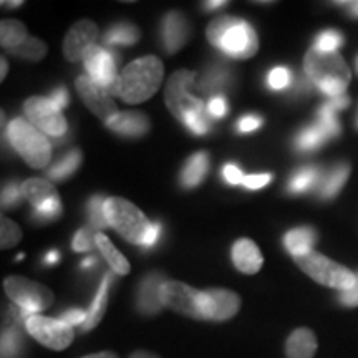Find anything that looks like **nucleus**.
Here are the masks:
<instances>
[{"mask_svg": "<svg viewBox=\"0 0 358 358\" xmlns=\"http://www.w3.org/2000/svg\"><path fill=\"white\" fill-rule=\"evenodd\" d=\"M93 241H95V236H92L90 229H80L71 241V248L75 252H87L93 248Z\"/></svg>", "mask_w": 358, "mask_h": 358, "instance_id": "obj_45", "label": "nucleus"}, {"mask_svg": "<svg viewBox=\"0 0 358 358\" xmlns=\"http://www.w3.org/2000/svg\"><path fill=\"white\" fill-rule=\"evenodd\" d=\"M106 221L128 243L141 245L150 231L151 222L133 203L123 198H106Z\"/></svg>", "mask_w": 358, "mask_h": 358, "instance_id": "obj_6", "label": "nucleus"}, {"mask_svg": "<svg viewBox=\"0 0 358 358\" xmlns=\"http://www.w3.org/2000/svg\"><path fill=\"white\" fill-rule=\"evenodd\" d=\"M62 322H65L66 325H85V322L88 319V312L87 310H82V308H70V310H66L62 313L60 317H58Z\"/></svg>", "mask_w": 358, "mask_h": 358, "instance_id": "obj_47", "label": "nucleus"}, {"mask_svg": "<svg viewBox=\"0 0 358 358\" xmlns=\"http://www.w3.org/2000/svg\"><path fill=\"white\" fill-rule=\"evenodd\" d=\"M161 234H163V224H161L159 221L151 222V227H150V231H148L145 241H143L141 248L143 249H153L155 245L158 244Z\"/></svg>", "mask_w": 358, "mask_h": 358, "instance_id": "obj_49", "label": "nucleus"}, {"mask_svg": "<svg viewBox=\"0 0 358 358\" xmlns=\"http://www.w3.org/2000/svg\"><path fill=\"white\" fill-rule=\"evenodd\" d=\"M264 120L262 116L259 115H254V113H249V115H244L241 116L239 120H237V124H236V129L239 133H252V131H257L259 128L262 127Z\"/></svg>", "mask_w": 358, "mask_h": 358, "instance_id": "obj_43", "label": "nucleus"}, {"mask_svg": "<svg viewBox=\"0 0 358 358\" xmlns=\"http://www.w3.org/2000/svg\"><path fill=\"white\" fill-rule=\"evenodd\" d=\"M203 6L206 10H217V8L227 6V2L226 0H216V2H204Z\"/></svg>", "mask_w": 358, "mask_h": 358, "instance_id": "obj_55", "label": "nucleus"}, {"mask_svg": "<svg viewBox=\"0 0 358 358\" xmlns=\"http://www.w3.org/2000/svg\"><path fill=\"white\" fill-rule=\"evenodd\" d=\"M338 302L342 303L343 307H358V272L355 285H353L350 290H345V292H338Z\"/></svg>", "mask_w": 358, "mask_h": 358, "instance_id": "obj_50", "label": "nucleus"}, {"mask_svg": "<svg viewBox=\"0 0 358 358\" xmlns=\"http://www.w3.org/2000/svg\"><path fill=\"white\" fill-rule=\"evenodd\" d=\"M62 214V201L58 196L32 208V216L37 221H53Z\"/></svg>", "mask_w": 358, "mask_h": 358, "instance_id": "obj_39", "label": "nucleus"}, {"mask_svg": "<svg viewBox=\"0 0 358 358\" xmlns=\"http://www.w3.org/2000/svg\"><path fill=\"white\" fill-rule=\"evenodd\" d=\"M222 179L231 186H237V185H244L245 174L241 171V168L234 163H227L224 164L222 168Z\"/></svg>", "mask_w": 358, "mask_h": 358, "instance_id": "obj_46", "label": "nucleus"}, {"mask_svg": "<svg viewBox=\"0 0 358 358\" xmlns=\"http://www.w3.org/2000/svg\"><path fill=\"white\" fill-rule=\"evenodd\" d=\"M95 244L100 249L101 256L106 259V262L110 264L111 271L116 272L120 275H127L129 272V264L127 259L123 257V254L111 244V241L106 237L103 232H96L95 234Z\"/></svg>", "mask_w": 358, "mask_h": 358, "instance_id": "obj_26", "label": "nucleus"}, {"mask_svg": "<svg viewBox=\"0 0 358 358\" xmlns=\"http://www.w3.org/2000/svg\"><path fill=\"white\" fill-rule=\"evenodd\" d=\"M27 38H29V35H27V29L22 22L12 19L2 20V24H0V40H2L3 48L10 52L13 48L20 47Z\"/></svg>", "mask_w": 358, "mask_h": 358, "instance_id": "obj_30", "label": "nucleus"}, {"mask_svg": "<svg viewBox=\"0 0 358 358\" xmlns=\"http://www.w3.org/2000/svg\"><path fill=\"white\" fill-rule=\"evenodd\" d=\"M163 303L171 310L181 315L191 317L196 320H204L203 315V290L179 280H166L163 284Z\"/></svg>", "mask_w": 358, "mask_h": 358, "instance_id": "obj_11", "label": "nucleus"}, {"mask_svg": "<svg viewBox=\"0 0 358 358\" xmlns=\"http://www.w3.org/2000/svg\"><path fill=\"white\" fill-rule=\"evenodd\" d=\"M22 189H24V198L32 204V208L58 196L55 186L50 181H47V179L40 178L27 179L24 185H22Z\"/></svg>", "mask_w": 358, "mask_h": 358, "instance_id": "obj_25", "label": "nucleus"}, {"mask_svg": "<svg viewBox=\"0 0 358 358\" xmlns=\"http://www.w3.org/2000/svg\"><path fill=\"white\" fill-rule=\"evenodd\" d=\"M3 290L20 310L29 315H38L53 303V292L45 285L25 277L12 275L3 280Z\"/></svg>", "mask_w": 358, "mask_h": 358, "instance_id": "obj_7", "label": "nucleus"}, {"mask_svg": "<svg viewBox=\"0 0 358 358\" xmlns=\"http://www.w3.org/2000/svg\"><path fill=\"white\" fill-rule=\"evenodd\" d=\"M272 181V174L262 173V174H248L244 179V187H248L250 191L261 189V187L267 186Z\"/></svg>", "mask_w": 358, "mask_h": 358, "instance_id": "obj_48", "label": "nucleus"}, {"mask_svg": "<svg viewBox=\"0 0 358 358\" xmlns=\"http://www.w3.org/2000/svg\"><path fill=\"white\" fill-rule=\"evenodd\" d=\"M77 92L80 98H82L87 108L92 111L93 115L98 116L105 124L111 122L116 115H118V108H116V103L113 96L110 95L108 90L103 88L101 85L93 82L92 78L80 77L77 80Z\"/></svg>", "mask_w": 358, "mask_h": 358, "instance_id": "obj_13", "label": "nucleus"}, {"mask_svg": "<svg viewBox=\"0 0 358 358\" xmlns=\"http://www.w3.org/2000/svg\"><path fill=\"white\" fill-rule=\"evenodd\" d=\"M191 35L189 22L181 12L171 10L163 17L161 22V42L164 52L173 55L185 47Z\"/></svg>", "mask_w": 358, "mask_h": 358, "instance_id": "obj_16", "label": "nucleus"}, {"mask_svg": "<svg viewBox=\"0 0 358 358\" xmlns=\"http://www.w3.org/2000/svg\"><path fill=\"white\" fill-rule=\"evenodd\" d=\"M231 257L237 271L243 274H256L261 271L264 262L261 250L250 239L236 241L231 249Z\"/></svg>", "mask_w": 358, "mask_h": 358, "instance_id": "obj_18", "label": "nucleus"}, {"mask_svg": "<svg viewBox=\"0 0 358 358\" xmlns=\"http://www.w3.org/2000/svg\"><path fill=\"white\" fill-rule=\"evenodd\" d=\"M83 65L87 77L108 90L111 96H120V75L116 73V60L113 52L105 47H92L85 53Z\"/></svg>", "mask_w": 358, "mask_h": 358, "instance_id": "obj_10", "label": "nucleus"}, {"mask_svg": "<svg viewBox=\"0 0 358 358\" xmlns=\"http://www.w3.org/2000/svg\"><path fill=\"white\" fill-rule=\"evenodd\" d=\"M164 277L158 274V272H151L143 277V280L138 285V310H140L143 315H156L161 308L164 307L163 303V295H161V290H163Z\"/></svg>", "mask_w": 358, "mask_h": 358, "instance_id": "obj_17", "label": "nucleus"}, {"mask_svg": "<svg viewBox=\"0 0 358 358\" xmlns=\"http://www.w3.org/2000/svg\"><path fill=\"white\" fill-rule=\"evenodd\" d=\"M181 123L185 124L192 134H196V136H204V134L211 131V118H209L206 105H203L198 110L191 111V113H187L185 118H182Z\"/></svg>", "mask_w": 358, "mask_h": 358, "instance_id": "obj_33", "label": "nucleus"}, {"mask_svg": "<svg viewBox=\"0 0 358 358\" xmlns=\"http://www.w3.org/2000/svg\"><path fill=\"white\" fill-rule=\"evenodd\" d=\"M348 176H350V166L348 164H337L334 169H330L324 181H322L320 198L334 199L342 191V187L345 186Z\"/></svg>", "mask_w": 358, "mask_h": 358, "instance_id": "obj_27", "label": "nucleus"}, {"mask_svg": "<svg viewBox=\"0 0 358 358\" xmlns=\"http://www.w3.org/2000/svg\"><path fill=\"white\" fill-rule=\"evenodd\" d=\"M206 34L213 47L236 60L254 57L259 48V38L254 27L237 17H217L209 24Z\"/></svg>", "mask_w": 358, "mask_h": 358, "instance_id": "obj_1", "label": "nucleus"}, {"mask_svg": "<svg viewBox=\"0 0 358 358\" xmlns=\"http://www.w3.org/2000/svg\"><path fill=\"white\" fill-rule=\"evenodd\" d=\"M164 78L163 62L143 57L124 66L120 75V96L127 103H143L158 92Z\"/></svg>", "mask_w": 358, "mask_h": 358, "instance_id": "obj_3", "label": "nucleus"}, {"mask_svg": "<svg viewBox=\"0 0 358 358\" xmlns=\"http://www.w3.org/2000/svg\"><path fill=\"white\" fill-rule=\"evenodd\" d=\"M196 75L187 70H178L171 78L168 80L166 92H164V101L169 111L176 116V120L182 122V118L191 111L201 108L203 101L191 95L187 90L194 83Z\"/></svg>", "mask_w": 358, "mask_h": 358, "instance_id": "obj_12", "label": "nucleus"}, {"mask_svg": "<svg viewBox=\"0 0 358 358\" xmlns=\"http://www.w3.org/2000/svg\"><path fill=\"white\" fill-rule=\"evenodd\" d=\"M348 103H350V100H348V96L347 95H342V96H337V98H329V100H327L324 105L329 106V108L334 110V111H340V110L347 108Z\"/></svg>", "mask_w": 358, "mask_h": 358, "instance_id": "obj_52", "label": "nucleus"}, {"mask_svg": "<svg viewBox=\"0 0 358 358\" xmlns=\"http://www.w3.org/2000/svg\"><path fill=\"white\" fill-rule=\"evenodd\" d=\"M317 124L324 129V133L327 134V138H329V140L338 136L340 131H342V128H340V123L337 120V111L330 110L329 106H325V105L320 106L319 116H317Z\"/></svg>", "mask_w": 358, "mask_h": 358, "instance_id": "obj_36", "label": "nucleus"}, {"mask_svg": "<svg viewBox=\"0 0 358 358\" xmlns=\"http://www.w3.org/2000/svg\"><path fill=\"white\" fill-rule=\"evenodd\" d=\"M24 111L27 118H29V123H32L35 128L47 134V136L62 138L69 131V123H66L64 113L53 105L50 98H29L24 103Z\"/></svg>", "mask_w": 358, "mask_h": 358, "instance_id": "obj_8", "label": "nucleus"}, {"mask_svg": "<svg viewBox=\"0 0 358 358\" xmlns=\"http://www.w3.org/2000/svg\"><path fill=\"white\" fill-rule=\"evenodd\" d=\"M2 6L13 8V7H17V6H22V2H20V0H17V2H2Z\"/></svg>", "mask_w": 358, "mask_h": 358, "instance_id": "obj_60", "label": "nucleus"}, {"mask_svg": "<svg viewBox=\"0 0 358 358\" xmlns=\"http://www.w3.org/2000/svg\"><path fill=\"white\" fill-rule=\"evenodd\" d=\"M7 136L13 150L32 168H43L50 163L52 145L47 134L24 118H15L8 123Z\"/></svg>", "mask_w": 358, "mask_h": 358, "instance_id": "obj_4", "label": "nucleus"}, {"mask_svg": "<svg viewBox=\"0 0 358 358\" xmlns=\"http://www.w3.org/2000/svg\"><path fill=\"white\" fill-rule=\"evenodd\" d=\"M25 329L32 337L42 343L43 347L50 350H65L73 342V329L66 325L60 319H52V317L32 315L25 320Z\"/></svg>", "mask_w": 358, "mask_h": 358, "instance_id": "obj_9", "label": "nucleus"}, {"mask_svg": "<svg viewBox=\"0 0 358 358\" xmlns=\"http://www.w3.org/2000/svg\"><path fill=\"white\" fill-rule=\"evenodd\" d=\"M7 62H6V58H2V75H0V78H6V75H7Z\"/></svg>", "mask_w": 358, "mask_h": 358, "instance_id": "obj_59", "label": "nucleus"}, {"mask_svg": "<svg viewBox=\"0 0 358 358\" xmlns=\"http://www.w3.org/2000/svg\"><path fill=\"white\" fill-rule=\"evenodd\" d=\"M319 348L317 335L307 327H299L285 340V357L287 358H313Z\"/></svg>", "mask_w": 358, "mask_h": 358, "instance_id": "obj_20", "label": "nucleus"}, {"mask_svg": "<svg viewBox=\"0 0 358 358\" xmlns=\"http://www.w3.org/2000/svg\"><path fill=\"white\" fill-rule=\"evenodd\" d=\"M209 171V155L206 151H199L187 158L185 166L179 174V182L186 189L199 186L204 181L206 174Z\"/></svg>", "mask_w": 358, "mask_h": 358, "instance_id": "obj_22", "label": "nucleus"}, {"mask_svg": "<svg viewBox=\"0 0 358 358\" xmlns=\"http://www.w3.org/2000/svg\"><path fill=\"white\" fill-rule=\"evenodd\" d=\"M58 261H60V252H58V250H48L47 254H45V259H43V262L47 264V266H52V264H57Z\"/></svg>", "mask_w": 358, "mask_h": 358, "instance_id": "obj_54", "label": "nucleus"}, {"mask_svg": "<svg viewBox=\"0 0 358 358\" xmlns=\"http://www.w3.org/2000/svg\"><path fill=\"white\" fill-rule=\"evenodd\" d=\"M241 308V297L227 289L203 290L204 320L224 322L237 315Z\"/></svg>", "mask_w": 358, "mask_h": 358, "instance_id": "obj_14", "label": "nucleus"}, {"mask_svg": "<svg viewBox=\"0 0 358 358\" xmlns=\"http://www.w3.org/2000/svg\"><path fill=\"white\" fill-rule=\"evenodd\" d=\"M307 78L329 98L345 95L352 73L338 52H319L310 48L303 58Z\"/></svg>", "mask_w": 358, "mask_h": 358, "instance_id": "obj_2", "label": "nucleus"}, {"mask_svg": "<svg viewBox=\"0 0 358 358\" xmlns=\"http://www.w3.org/2000/svg\"><path fill=\"white\" fill-rule=\"evenodd\" d=\"M98 27L92 20H80L69 30L64 40V53L66 60L77 62L85 57L90 48L95 47Z\"/></svg>", "mask_w": 358, "mask_h": 358, "instance_id": "obj_15", "label": "nucleus"}, {"mask_svg": "<svg viewBox=\"0 0 358 358\" xmlns=\"http://www.w3.org/2000/svg\"><path fill=\"white\" fill-rule=\"evenodd\" d=\"M266 83L272 92H282V90L289 88L290 83H292V73H290L287 66H275V69H272L267 73Z\"/></svg>", "mask_w": 358, "mask_h": 358, "instance_id": "obj_40", "label": "nucleus"}, {"mask_svg": "<svg viewBox=\"0 0 358 358\" xmlns=\"http://www.w3.org/2000/svg\"><path fill=\"white\" fill-rule=\"evenodd\" d=\"M232 83V71L226 65L216 64L211 65L206 73L201 77L198 83V90L206 95L219 96V93L231 87Z\"/></svg>", "mask_w": 358, "mask_h": 358, "instance_id": "obj_21", "label": "nucleus"}, {"mask_svg": "<svg viewBox=\"0 0 358 358\" xmlns=\"http://www.w3.org/2000/svg\"><path fill=\"white\" fill-rule=\"evenodd\" d=\"M329 140L327 134L324 133L319 124H312V127L303 128L301 133L295 138V148H297L301 153H310V151L319 150L324 143Z\"/></svg>", "mask_w": 358, "mask_h": 358, "instance_id": "obj_31", "label": "nucleus"}, {"mask_svg": "<svg viewBox=\"0 0 358 358\" xmlns=\"http://www.w3.org/2000/svg\"><path fill=\"white\" fill-rule=\"evenodd\" d=\"M80 163H82V153H80V150L70 151L69 155L64 156L58 163H55L50 169H48L47 176L50 179H55V181H64V179L71 176V174L77 171Z\"/></svg>", "mask_w": 358, "mask_h": 358, "instance_id": "obj_32", "label": "nucleus"}, {"mask_svg": "<svg viewBox=\"0 0 358 358\" xmlns=\"http://www.w3.org/2000/svg\"><path fill=\"white\" fill-rule=\"evenodd\" d=\"M129 358H159L158 355H155V353H151V352H145V350H138V352H134L131 357Z\"/></svg>", "mask_w": 358, "mask_h": 358, "instance_id": "obj_57", "label": "nucleus"}, {"mask_svg": "<svg viewBox=\"0 0 358 358\" xmlns=\"http://www.w3.org/2000/svg\"><path fill=\"white\" fill-rule=\"evenodd\" d=\"M50 100L53 101V105L57 106V108H60V110H64L66 105H69V101H70V95H69V90H66L64 85H62V87H57L55 90H53V92L50 93Z\"/></svg>", "mask_w": 358, "mask_h": 358, "instance_id": "obj_51", "label": "nucleus"}, {"mask_svg": "<svg viewBox=\"0 0 358 358\" xmlns=\"http://www.w3.org/2000/svg\"><path fill=\"white\" fill-rule=\"evenodd\" d=\"M83 358H118L115 352H98V353H92V355H87Z\"/></svg>", "mask_w": 358, "mask_h": 358, "instance_id": "obj_56", "label": "nucleus"}, {"mask_svg": "<svg viewBox=\"0 0 358 358\" xmlns=\"http://www.w3.org/2000/svg\"><path fill=\"white\" fill-rule=\"evenodd\" d=\"M337 6L347 10L348 15L353 17V19H358V0H353V2H337Z\"/></svg>", "mask_w": 358, "mask_h": 358, "instance_id": "obj_53", "label": "nucleus"}, {"mask_svg": "<svg viewBox=\"0 0 358 358\" xmlns=\"http://www.w3.org/2000/svg\"><path fill=\"white\" fill-rule=\"evenodd\" d=\"M320 181V169L315 166H303L297 169L287 185V191L290 194H303L308 192L312 187H315L317 182Z\"/></svg>", "mask_w": 358, "mask_h": 358, "instance_id": "obj_29", "label": "nucleus"}, {"mask_svg": "<svg viewBox=\"0 0 358 358\" xmlns=\"http://www.w3.org/2000/svg\"><path fill=\"white\" fill-rule=\"evenodd\" d=\"M357 127H358V116H357Z\"/></svg>", "mask_w": 358, "mask_h": 358, "instance_id": "obj_61", "label": "nucleus"}, {"mask_svg": "<svg viewBox=\"0 0 358 358\" xmlns=\"http://www.w3.org/2000/svg\"><path fill=\"white\" fill-rule=\"evenodd\" d=\"M0 236H2V249L13 248L22 239L20 227L7 217H2V234Z\"/></svg>", "mask_w": 358, "mask_h": 358, "instance_id": "obj_41", "label": "nucleus"}, {"mask_svg": "<svg viewBox=\"0 0 358 358\" xmlns=\"http://www.w3.org/2000/svg\"><path fill=\"white\" fill-rule=\"evenodd\" d=\"M47 50H48L47 45H45L42 40L29 37L24 43L20 45V47L10 50V53L12 55L22 58V60L38 62V60H42L45 55H47Z\"/></svg>", "mask_w": 358, "mask_h": 358, "instance_id": "obj_34", "label": "nucleus"}, {"mask_svg": "<svg viewBox=\"0 0 358 358\" xmlns=\"http://www.w3.org/2000/svg\"><path fill=\"white\" fill-rule=\"evenodd\" d=\"M315 241L317 234L312 227H295L284 236V245L292 257L306 256L312 252Z\"/></svg>", "mask_w": 358, "mask_h": 358, "instance_id": "obj_23", "label": "nucleus"}, {"mask_svg": "<svg viewBox=\"0 0 358 358\" xmlns=\"http://www.w3.org/2000/svg\"><path fill=\"white\" fill-rule=\"evenodd\" d=\"M343 43V37L340 32L335 30H325V32L319 34L313 40V47L319 52H337Z\"/></svg>", "mask_w": 358, "mask_h": 358, "instance_id": "obj_38", "label": "nucleus"}, {"mask_svg": "<svg viewBox=\"0 0 358 358\" xmlns=\"http://www.w3.org/2000/svg\"><path fill=\"white\" fill-rule=\"evenodd\" d=\"M141 34L136 29V25L129 24V22H118V24L111 25L105 34V43L106 45H134L140 40Z\"/></svg>", "mask_w": 358, "mask_h": 358, "instance_id": "obj_28", "label": "nucleus"}, {"mask_svg": "<svg viewBox=\"0 0 358 358\" xmlns=\"http://www.w3.org/2000/svg\"><path fill=\"white\" fill-rule=\"evenodd\" d=\"M111 280H113V274H106L103 277L100 289H98L95 299H93L92 306L88 308V319L82 327L83 334L90 332L92 329H95V327L101 322L103 315H105L106 306H108V290H110Z\"/></svg>", "mask_w": 358, "mask_h": 358, "instance_id": "obj_24", "label": "nucleus"}, {"mask_svg": "<svg viewBox=\"0 0 358 358\" xmlns=\"http://www.w3.org/2000/svg\"><path fill=\"white\" fill-rule=\"evenodd\" d=\"M22 334L15 327L3 330L2 335V358H17L20 355Z\"/></svg>", "mask_w": 358, "mask_h": 358, "instance_id": "obj_37", "label": "nucleus"}, {"mask_svg": "<svg viewBox=\"0 0 358 358\" xmlns=\"http://www.w3.org/2000/svg\"><path fill=\"white\" fill-rule=\"evenodd\" d=\"M24 198V189H22V185L17 181L8 182V185L3 187L2 191V206L3 208H15Z\"/></svg>", "mask_w": 358, "mask_h": 358, "instance_id": "obj_42", "label": "nucleus"}, {"mask_svg": "<svg viewBox=\"0 0 358 358\" xmlns=\"http://www.w3.org/2000/svg\"><path fill=\"white\" fill-rule=\"evenodd\" d=\"M111 131L127 138H141L150 131V120L141 111H124L118 113L111 122L106 123Z\"/></svg>", "mask_w": 358, "mask_h": 358, "instance_id": "obj_19", "label": "nucleus"}, {"mask_svg": "<svg viewBox=\"0 0 358 358\" xmlns=\"http://www.w3.org/2000/svg\"><path fill=\"white\" fill-rule=\"evenodd\" d=\"M105 201L106 199L103 198V196L96 194V196H92L87 204L90 224H92V226L98 231L105 229V227L110 226L108 221H106V216H105Z\"/></svg>", "mask_w": 358, "mask_h": 358, "instance_id": "obj_35", "label": "nucleus"}, {"mask_svg": "<svg viewBox=\"0 0 358 358\" xmlns=\"http://www.w3.org/2000/svg\"><path fill=\"white\" fill-rule=\"evenodd\" d=\"M294 262L317 284L335 289L338 292L350 290L357 282L355 272H352L342 264L332 261V259L325 257L324 254L315 252V250L306 254V256L294 257Z\"/></svg>", "mask_w": 358, "mask_h": 358, "instance_id": "obj_5", "label": "nucleus"}, {"mask_svg": "<svg viewBox=\"0 0 358 358\" xmlns=\"http://www.w3.org/2000/svg\"><path fill=\"white\" fill-rule=\"evenodd\" d=\"M206 110H208L209 118L219 120V118H224V116L227 115V111H229V105H227L226 98H224L222 95H219V96H213L211 100L208 101Z\"/></svg>", "mask_w": 358, "mask_h": 358, "instance_id": "obj_44", "label": "nucleus"}, {"mask_svg": "<svg viewBox=\"0 0 358 358\" xmlns=\"http://www.w3.org/2000/svg\"><path fill=\"white\" fill-rule=\"evenodd\" d=\"M96 264V257H88V259H85V261L80 264V267L82 268H92L93 266H95Z\"/></svg>", "mask_w": 358, "mask_h": 358, "instance_id": "obj_58", "label": "nucleus"}]
</instances>
